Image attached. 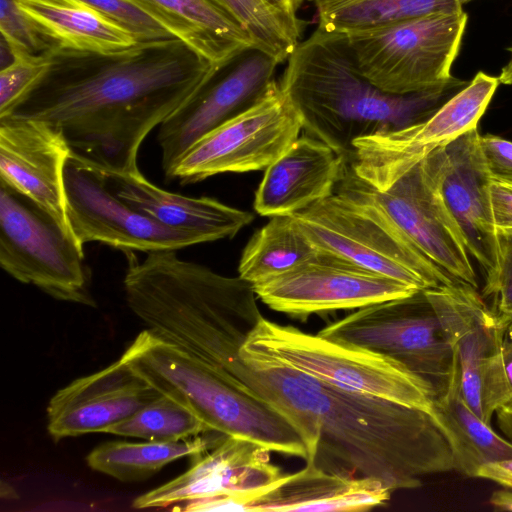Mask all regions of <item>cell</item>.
I'll use <instances>...</instances> for the list:
<instances>
[{
    "label": "cell",
    "instance_id": "cell-2",
    "mask_svg": "<svg viewBox=\"0 0 512 512\" xmlns=\"http://www.w3.org/2000/svg\"><path fill=\"white\" fill-rule=\"evenodd\" d=\"M228 373L282 414L307 449L306 462L332 473L414 489L454 470L448 436L424 410L347 390L275 359L241 353Z\"/></svg>",
    "mask_w": 512,
    "mask_h": 512
},
{
    "label": "cell",
    "instance_id": "cell-9",
    "mask_svg": "<svg viewBox=\"0 0 512 512\" xmlns=\"http://www.w3.org/2000/svg\"><path fill=\"white\" fill-rule=\"evenodd\" d=\"M464 10L404 20L346 34L360 72L380 90L406 95L439 88L465 33Z\"/></svg>",
    "mask_w": 512,
    "mask_h": 512
},
{
    "label": "cell",
    "instance_id": "cell-34",
    "mask_svg": "<svg viewBox=\"0 0 512 512\" xmlns=\"http://www.w3.org/2000/svg\"><path fill=\"white\" fill-rule=\"evenodd\" d=\"M0 33L16 57L41 55L58 45L39 29L16 0H0Z\"/></svg>",
    "mask_w": 512,
    "mask_h": 512
},
{
    "label": "cell",
    "instance_id": "cell-42",
    "mask_svg": "<svg viewBox=\"0 0 512 512\" xmlns=\"http://www.w3.org/2000/svg\"><path fill=\"white\" fill-rule=\"evenodd\" d=\"M274 8L294 20H299L297 11L305 0H265Z\"/></svg>",
    "mask_w": 512,
    "mask_h": 512
},
{
    "label": "cell",
    "instance_id": "cell-10",
    "mask_svg": "<svg viewBox=\"0 0 512 512\" xmlns=\"http://www.w3.org/2000/svg\"><path fill=\"white\" fill-rule=\"evenodd\" d=\"M445 162V146L438 147L388 188L378 190L360 178L347 160L338 182L377 205L441 270L478 289L463 233L442 194Z\"/></svg>",
    "mask_w": 512,
    "mask_h": 512
},
{
    "label": "cell",
    "instance_id": "cell-24",
    "mask_svg": "<svg viewBox=\"0 0 512 512\" xmlns=\"http://www.w3.org/2000/svg\"><path fill=\"white\" fill-rule=\"evenodd\" d=\"M391 494L377 479L328 472L308 461L252 499L245 512L366 511L386 504Z\"/></svg>",
    "mask_w": 512,
    "mask_h": 512
},
{
    "label": "cell",
    "instance_id": "cell-3",
    "mask_svg": "<svg viewBox=\"0 0 512 512\" xmlns=\"http://www.w3.org/2000/svg\"><path fill=\"white\" fill-rule=\"evenodd\" d=\"M279 84L303 128L349 161L355 140L424 121L468 81L454 77L425 92L386 93L360 72L346 34L317 27L290 54Z\"/></svg>",
    "mask_w": 512,
    "mask_h": 512
},
{
    "label": "cell",
    "instance_id": "cell-4",
    "mask_svg": "<svg viewBox=\"0 0 512 512\" xmlns=\"http://www.w3.org/2000/svg\"><path fill=\"white\" fill-rule=\"evenodd\" d=\"M128 307L156 336L226 370L262 315L253 286L181 259L175 250L130 253Z\"/></svg>",
    "mask_w": 512,
    "mask_h": 512
},
{
    "label": "cell",
    "instance_id": "cell-43",
    "mask_svg": "<svg viewBox=\"0 0 512 512\" xmlns=\"http://www.w3.org/2000/svg\"><path fill=\"white\" fill-rule=\"evenodd\" d=\"M490 504L497 510L512 511V489L505 488L494 492Z\"/></svg>",
    "mask_w": 512,
    "mask_h": 512
},
{
    "label": "cell",
    "instance_id": "cell-20",
    "mask_svg": "<svg viewBox=\"0 0 512 512\" xmlns=\"http://www.w3.org/2000/svg\"><path fill=\"white\" fill-rule=\"evenodd\" d=\"M478 127L445 145L442 178L444 200L457 221L469 254L484 273L483 295L495 284L499 271V243L494 225L490 183L480 144Z\"/></svg>",
    "mask_w": 512,
    "mask_h": 512
},
{
    "label": "cell",
    "instance_id": "cell-33",
    "mask_svg": "<svg viewBox=\"0 0 512 512\" xmlns=\"http://www.w3.org/2000/svg\"><path fill=\"white\" fill-rule=\"evenodd\" d=\"M85 6L130 33L137 42L175 38L128 0H67Z\"/></svg>",
    "mask_w": 512,
    "mask_h": 512
},
{
    "label": "cell",
    "instance_id": "cell-40",
    "mask_svg": "<svg viewBox=\"0 0 512 512\" xmlns=\"http://www.w3.org/2000/svg\"><path fill=\"white\" fill-rule=\"evenodd\" d=\"M512 489V459L484 465L478 476Z\"/></svg>",
    "mask_w": 512,
    "mask_h": 512
},
{
    "label": "cell",
    "instance_id": "cell-12",
    "mask_svg": "<svg viewBox=\"0 0 512 512\" xmlns=\"http://www.w3.org/2000/svg\"><path fill=\"white\" fill-rule=\"evenodd\" d=\"M301 116L273 80L248 109L213 128L179 159L166 180L181 184L223 173L265 170L299 137Z\"/></svg>",
    "mask_w": 512,
    "mask_h": 512
},
{
    "label": "cell",
    "instance_id": "cell-19",
    "mask_svg": "<svg viewBox=\"0 0 512 512\" xmlns=\"http://www.w3.org/2000/svg\"><path fill=\"white\" fill-rule=\"evenodd\" d=\"M160 395L119 358L58 390L47 406V429L55 441L106 433Z\"/></svg>",
    "mask_w": 512,
    "mask_h": 512
},
{
    "label": "cell",
    "instance_id": "cell-16",
    "mask_svg": "<svg viewBox=\"0 0 512 512\" xmlns=\"http://www.w3.org/2000/svg\"><path fill=\"white\" fill-rule=\"evenodd\" d=\"M279 64L267 53L251 48L211 71L159 126L157 141L166 179L193 143L251 107L266 92Z\"/></svg>",
    "mask_w": 512,
    "mask_h": 512
},
{
    "label": "cell",
    "instance_id": "cell-35",
    "mask_svg": "<svg viewBox=\"0 0 512 512\" xmlns=\"http://www.w3.org/2000/svg\"><path fill=\"white\" fill-rule=\"evenodd\" d=\"M512 402V317L504 321L499 350L492 360L483 384V408L486 423L496 410Z\"/></svg>",
    "mask_w": 512,
    "mask_h": 512
},
{
    "label": "cell",
    "instance_id": "cell-29",
    "mask_svg": "<svg viewBox=\"0 0 512 512\" xmlns=\"http://www.w3.org/2000/svg\"><path fill=\"white\" fill-rule=\"evenodd\" d=\"M319 251L291 215L273 216L247 242L238 276L255 285L294 269Z\"/></svg>",
    "mask_w": 512,
    "mask_h": 512
},
{
    "label": "cell",
    "instance_id": "cell-13",
    "mask_svg": "<svg viewBox=\"0 0 512 512\" xmlns=\"http://www.w3.org/2000/svg\"><path fill=\"white\" fill-rule=\"evenodd\" d=\"M258 442L223 435L209 452L196 456L184 473L141 494L136 509L165 508L193 501V512L244 511L247 504L283 475Z\"/></svg>",
    "mask_w": 512,
    "mask_h": 512
},
{
    "label": "cell",
    "instance_id": "cell-41",
    "mask_svg": "<svg viewBox=\"0 0 512 512\" xmlns=\"http://www.w3.org/2000/svg\"><path fill=\"white\" fill-rule=\"evenodd\" d=\"M495 415L500 431L512 442V402L499 407Z\"/></svg>",
    "mask_w": 512,
    "mask_h": 512
},
{
    "label": "cell",
    "instance_id": "cell-26",
    "mask_svg": "<svg viewBox=\"0 0 512 512\" xmlns=\"http://www.w3.org/2000/svg\"><path fill=\"white\" fill-rule=\"evenodd\" d=\"M39 29L59 46L92 52H111L137 43L126 30L67 0H16Z\"/></svg>",
    "mask_w": 512,
    "mask_h": 512
},
{
    "label": "cell",
    "instance_id": "cell-36",
    "mask_svg": "<svg viewBox=\"0 0 512 512\" xmlns=\"http://www.w3.org/2000/svg\"><path fill=\"white\" fill-rule=\"evenodd\" d=\"M47 64L46 53L22 55L11 65L0 70V118L10 113L43 74Z\"/></svg>",
    "mask_w": 512,
    "mask_h": 512
},
{
    "label": "cell",
    "instance_id": "cell-8",
    "mask_svg": "<svg viewBox=\"0 0 512 512\" xmlns=\"http://www.w3.org/2000/svg\"><path fill=\"white\" fill-rule=\"evenodd\" d=\"M318 334L400 362L428 383L434 401L459 385L453 348L425 289L358 308Z\"/></svg>",
    "mask_w": 512,
    "mask_h": 512
},
{
    "label": "cell",
    "instance_id": "cell-31",
    "mask_svg": "<svg viewBox=\"0 0 512 512\" xmlns=\"http://www.w3.org/2000/svg\"><path fill=\"white\" fill-rule=\"evenodd\" d=\"M206 432L210 431L196 415L162 394L106 431L154 442L179 441Z\"/></svg>",
    "mask_w": 512,
    "mask_h": 512
},
{
    "label": "cell",
    "instance_id": "cell-11",
    "mask_svg": "<svg viewBox=\"0 0 512 512\" xmlns=\"http://www.w3.org/2000/svg\"><path fill=\"white\" fill-rule=\"evenodd\" d=\"M0 265L55 299L95 306L83 247L48 214L0 183Z\"/></svg>",
    "mask_w": 512,
    "mask_h": 512
},
{
    "label": "cell",
    "instance_id": "cell-17",
    "mask_svg": "<svg viewBox=\"0 0 512 512\" xmlns=\"http://www.w3.org/2000/svg\"><path fill=\"white\" fill-rule=\"evenodd\" d=\"M252 286L271 309L302 319L358 309L419 290L322 250L294 269Z\"/></svg>",
    "mask_w": 512,
    "mask_h": 512
},
{
    "label": "cell",
    "instance_id": "cell-15",
    "mask_svg": "<svg viewBox=\"0 0 512 512\" xmlns=\"http://www.w3.org/2000/svg\"><path fill=\"white\" fill-rule=\"evenodd\" d=\"M498 85L497 77L478 72L424 121L355 140L350 165L372 187L388 188L429 152L476 128Z\"/></svg>",
    "mask_w": 512,
    "mask_h": 512
},
{
    "label": "cell",
    "instance_id": "cell-32",
    "mask_svg": "<svg viewBox=\"0 0 512 512\" xmlns=\"http://www.w3.org/2000/svg\"><path fill=\"white\" fill-rule=\"evenodd\" d=\"M250 34L257 49L279 63L288 59L302 32L301 20H294L265 0H220Z\"/></svg>",
    "mask_w": 512,
    "mask_h": 512
},
{
    "label": "cell",
    "instance_id": "cell-14",
    "mask_svg": "<svg viewBox=\"0 0 512 512\" xmlns=\"http://www.w3.org/2000/svg\"><path fill=\"white\" fill-rule=\"evenodd\" d=\"M67 217L80 246L97 241L124 251L178 250L208 242L165 226L118 197L102 169L72 151L65 167Z\"/></svg>",
    "mask_w": 512,
    "mask_h": 512
},
{
    "label": "cell",
    "instance_id": "cell-18",
    "mask_svg": "<svg viewBox=\"0 0 512 512\" xmlns=\"http://www.w3.org/2000/svg\"><path fill=\"white\" fill-rule=\"evenodd\" d=\"M72 153L62 132L30 118H0V183L48 214L70 237L65 167Z\"/></svg>",
    "mask_w": 512,
    "mask_h": 512
},
{
    "label": "cell",
    "instance_id": "cell-6",
    "mask_svg": "<svg viewBox=\"0 0 512 512\" xmlns=\"http://www.w3.org/2000/svg\"><path fill=\"white\" fill-rule=\"evenodd\" d=\"M291 216L319 250L417 289L461 283L431 262L377 205L340 182L332 195Z\"/></svg>",
    "mask_w": 512,
    "mask_h": 512
},
{
    "label": "cell",
    "instance_id": "cell-7",
    "mask_svg": "<svg viewBox=\"0 0 512 512\" xmlns=\"http://www.w3.org/2000/svg\"><path fill=\"white\" fill-rule=\"evenodd\" d=\"M241 353L275 359L341 388L434 414V395L400 362L349 343L272 322L262 316Z\"/></svg>",
    "mask_w": 512,
    "mask_h": 512
},
{
    "label": "cell",
    "instance_id": "cell-25",
    "mask_svg": "<svg viewBox=\"0 0 512 512\" xmlns=\"http://www.w3.org/2000/svg\"><path fill=\"white\" fill-rule=\"evenodd\" d=\"M213 66L256 48L250 34L220 0H128Z\"/></svg>",
    "mask_w": 512,
    "mask_h": 512
},
{
    "label": "cell",
    "instance_id": "cell-1",
    "mask_svg": "<svg viewBox=\"0 0 512 512\" xmlns=\"http://www.w3.org/2000/svg\"><path fill=\"white\" fill-rule=\"evenodd\" d=\"M46 56L43 74L5 117L47 122L74 153L117 173L140 172L147 135L215 68L177 38L111 52L57 45Z\"/></svg>",
    "mask_w": 512,
    "mask_h": 512
},
{
    "label": "cell",
    "instance_id": "cell-21",
    "mask_svg": "<svg viewBox=\"0 0 512 512\" xmlns=\"http://www.w3.org/2000/svg\"><path fill=\"white\" fill-rule=\"evenodd\" d=\"M457 361L460 394L484 421L483 384L496 356L505 319L477 289L463 283L426 288Z\"/></svg>",
    "mask_w": 512,
    "mask_h": 512
},
{
    "label": "cell",
    "instance_id": "cell-39",
    "mask_svg": "<svg viewBox=\"0 0 512 512\" xmlns=\"http://www.w3.org/2000/svg\"><path fill=\"white\" fill-rule=\"evenodd\" d=\"M490 201L497 233H512V185L492 180Z\"/></svg>",
    "mask_w": 512,
    "mask_h": 512
},
{
    "label": "cell",
    "instance_id": "cell-37",
    "mask_svg": "<svg viewBox=\"0 0 512 512\" xmlns=\"http://www.w3.org/2000/svg\"><path fill=\"white\" fill-rule=\"evenodd\" d=\"M499 271L494 286L486 297L501 318L512 317V233L498 232Z\"/></svg>",
    "mask_w": 512,
    "mask_h": 512
},
{
    "label": "cell",
    "instance_id": "cell-30",
    "mask_svg": "<svg viewBox=\"0 0 512 512\" xmlns=\"http://www.w3.org/2000/svg\"><path fill=\"white\" fill-rule=\"evenodd\" d=\"M209 447V440L199 436L173 442L109 441L90 451L86 462L92 470L121 482H138L175 460L199 456Z\"/></svg>",
    "mask_w": 512,
    "mask_h": 512
},
{
    "label": "cell",
    "instance_id": "cell-27",
    "mask_svg": "<svg viewBox=\"0 0 512 512\" xmlns=\"http://www.w3.org/2000/svg\"><path fill=\"white\" fill-rule=\"evenodd\" d=\"M434 414L445 430L454 470L477 477L484 465L512 459V442L497 434L463 400L459 385L434 401Z\"/></svg>",
    "mask_w": 512,
    "mask_h": 512
},
{
    "label": "cell",
    "instance_id": "cell-5",
    "mask_svg": "<svg viewBox=\"0 0 512 512\" xmlns=\"http://www.w3.org/2000/svg\"><path fill=\"white\" fill-rule=\"evenodd\" d=\"M120 358L157 392L196 415L210 432L249 439L271 452L306 461V446L288 420L228 372L148 329Z\"/></svg>",
    "mask_w": 512,
    "mask_h": 512
},
{
    "label": "cell",
    "instance_id": "cell-38",
    "mask_svg": "<svg viewBox=\"0 0 512 512\" xmlns=\"http://www.w3.org/2000/svg\"><path fill=\"white\" fill-rule=\"evenodd\" d=\"M479 144L491 179L512 185V141L485 134Z\"/></svg>",
    "mask_w": 512,
    "mask_h": 512
},
{
    "label": "cell",
    "instance_id": "cell-28",
    "mask_svg": "<svg viewBox=\"0 0 512 512\" xmlns=\"http://www.w3.org/2000/svg\"><path fill=\"white\" fill-rule=\"evenodd\" d=\"M317 12L318 27L343 34L392 23L464 10L474 0H307Z\"/></svg>",
    "mask_w": 512,
    "mask_h": 512
},
{
    "label": "cell",
    "instance_id": "cell-22",
    "mask_svg": "<svg viewBox=\"0 0 512 512\" xmlns=\"http://www.w3.org/2000/svg\"><path fill=\"white\" fill-rule=\"evenodd\" d=\"M347 160L313 136L298 137L265 169L255 211L268 217L292 215L332 195Z\"/></svg>",
    "mask_w": 512,
    "mask_h": 512
},
{
    "label": "cell",
    "instance_id": "cell-44",
    "mask_svg": "<svg viewBox=\"0 0 512 512\" xmlns=\"http://www.w3.org/2000/svg\"><path fill=\"white\" fill-rule=\"evenodd\" d=\"M511 53L509 62L502 68L501 73L498 77L499 83L505 85H512V46L507 48Z\"/></svg>",
    "mask_w": 512,
    "mask_h": 512
},
{
    "label": "cell",
    "instance_id": "cell-23",
    "mask_svg": "<svg viewBox=\"0 0 512 512\" xmlns=\"http://www.w3.org/2000/svg\"><path fill=\"white\" fill-rule=\"evenodd\" d=\"M102 171L115 194L129 205L165 226L200 234L208 242L232 238L254 219L250 212L214 198L166 191L141 172Z\"/></svg>",
    "mask_w": 512,
    "mask_h": 512
}]
</instances>
